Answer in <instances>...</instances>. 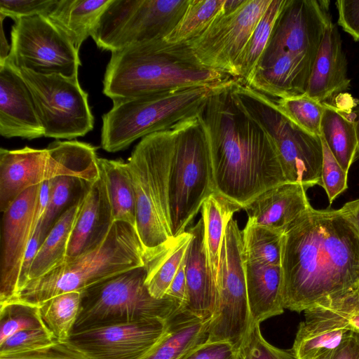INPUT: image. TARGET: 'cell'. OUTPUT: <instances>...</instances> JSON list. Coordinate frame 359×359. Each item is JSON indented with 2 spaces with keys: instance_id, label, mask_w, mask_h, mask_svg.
<instances>
[{
  "instance_id": "cell-1",
  "label": "cell",
  "mask_w": 359,
  "mask_h": 359,
  "mask_svg": "<svg viewBox=\"0 0 359 359\" xmlns=\"http://www.w3.org/2000/svg\"><path fill=\"white\" fill-rule=\"evenodd\" d=\"M208 146L215 191L243 209L287 182L273 140L231 79L211 94L198 116Z\"/></svg>"
},
{
  "instance_id": "cell-2",
  "label": "cell",
  "mask_w": 359,
  "mask_h": 359,
  "mask_svg": "<svg viewBox=\"0 0 359 359\" xmlns=\"http://www.w3.org/2000/svg\"><path fill=\"white\" fill-rule=\"evenodd\" d=\"M280 266L284 308L292 311L358 290L359 232L341 208L311 207L284 233Z\"/></svg>"
},
{
  "instance_id": "cell-3",
  "label": "cell",
  "mask_w": 359,
  "mask_h": 359,
  "mask_svg": "<svg viewBox=\"0 0 359 359\" xmlns=\"http://www.w3.org/2000/svg\"><path fill=\"white\" fill-rule=\"evenodd\" d=\"M231 79L201 65L186 44L162 39L111 52L103 93L116 101L180 88L217 86Z\"/></svg>"
},
{
  "instance_id": "cell-4",
  "label": "cell",
  "mask_w": 359,
  "mask_h": 359,
  "mask_svg": "<svg viewBox=\"0 0 359 359\" xmlns=\"http://www.w3.org/2000/svg\"><path fill=\"white\" fill-rule=\"evenodd\" d=\"M145 261V250L136 228L116 222L97 248L77 257H66L47 273L28 282L10 300L39 306L57 295L81 292L110 277L144 266Z\"/></svg>"
},
{
  "instance_id": "cell-5",
  "label": "cell",
  "mask_w": 359,
  "mask_h": 359,
  "mask_svg": "<svg viewBox=\"0 0 359 359\" xmlns=\"http://www.w3.org/2000/svg\"><path fill=\"white\" fill-rule=\"evenodd\" d=\"M220 86L180 88L113 101L111 109L102 116V149L112 153L124 150L140 138L198 116Z\"/></svg>"
},
{
  "instance_id": "cell-6",
  "label": "cell",
  "mask_w": 359,
  "mask_h": 359,
  "mask_svg": "<svg viewBox=\"0 0 359 359\" xmlns=\"http://www.w3.org/2000/svg\"><path fill=\"white\" fill-rule=\"evenodd\" d=\"M97 148L72 140H56L46 149L27 146L0 149V210L4 212L29 188L57 177L91 183L100 176Z\"/></svg>"
},
{
  "instance_id": "cell-7",
  "label": "cell",
  "mask_w": 359,
  "mask_h": 359,
  "mask_svg": "<svg viewBox=\"0 0 359 359\" xmlns=\"http://www.w3.org/2000/svg\"><path fill=\"white\" fill-rule=\"evenodd\" d=\"M174 140V126L147 135L134 147L127 161L135 192L136 229L145 253L172 237L168 177Z\"/></svg>"
},
{
  "instance_id": "cell-8",
  "label": "cell",
  "mask_w": 359,
  "mask_h": 359,
  "mask_svg": "<svg viewBox=\"0 0 359 359\" xmlns=\"http://www.w3.org/2000/svg\"><path fill=\"white\" fill-rule=\"evenodd\" d=\"M147 272L146 265L136 267L82 290L72 332L147 318H172L182 309L181 303L167 295L162 299L153 297L146 285Z\"/></svg>"
},
{
  "instance_id": "cell-9",
  "label": "cell",
  "mask_w": 359,
  "mask_h": 359,
  "mask_svg": "<svg viewBox=\"0 0 359 359\" xmlns=\"http://www.w3.org/2000/svg\"><path fill=\"white\" fill-rule=\"evenodd\" d=\"M174 130L168 177L172 237L186 231L204 201L215 192L207 140L198 116L175 125Z\"/></svg>"
},
{
  "instance_id": "cell-10",
  "label": "cell",
  "mask_w": 359,
  "mask_h": 359,
  "mask_svg": "<svg viewBox=\"0 0 359 359\" xmlns=\"http://www.w3.org/2000/svg\"><path fill=\"white\" fill-rule=\"evenodd\" d=\"M189 0H111L90 36L111 52L165 39L183 15Z\"/></svg>"
},
{
  "instance_id": "cell-11",
  "label": "cell",
  "mask_w": 359,
  "mask_h": 359,
  "mask_svg": "<svg viewBox=\"0 0 359 359\" xmlns=\"http://www.w3.org/2000/svg\"><path fill=\"white\" fill-rule=\"evenodd\" d=\"M217 299L208 325V341H226L241 351L252 327L248 304L242 231L231 218L222 243Z\"/></svg>"
},
{
  "instance_id": "cell-12",
  "label": "cell",
  "mask_w": 359,
  "mask_h": 359,
  "mask_svg": "<svg viewBox=\"0 0 359 359\" xmlns=\"http://www.w3.org/2000/svg\"><path fill=\"white\" fill-rule=\"evenodd\" d=\"M237 87L272 137L287 182L306 189L319 185L323 165L320 136L304 130L281 114L268 96L238 81Z\"/></svg>"
},
{
  "instance_id": "cell-13",
  "label": "cell",
  "mask_w": 359,
  "mask_h": 359,
  "mask_svg": "<svg viewBox=\"0 0 359 359\" xmlns=\"http://www.w3.org/2000/svg\"><path fill=\"white\" fill-rule=\"evenodd\" d=\"M19 70L32 94L44 137L72 140L93 129L88 95L78 77Z\"/></svg>"
},
{
  "instance_id": "cell-14",
  "label": "cell",
  "mask_w": 359,
  "mask_h": 359,
  "mask_svg": "<svg viewBox=\"0 0 359 359\" xmlns=\"http://www.w3.org/2000/svg\"><path fill=\"white\" fill-rule=\"evenodd\" d=\"M14 22L8 61L18 69L78 77L79 52L46 16L22 17Z\"/></svg>"
},
{
  "instance_id": "cell-15",
  "label": "cell",
  "mask_w": 359,
  "mask_h": 359,
  "mask_svg": "<svg viewBox=\"0 0 359 359\" xmlns=\"http://www.w3.org/2000/svg\"><path fill=\"white\" fill-rule=\"evenodd\" d=\"M271 1L244 0L236 10L217 16L186 45L201 65L237 79L241 55Z\"/></svg>"
},
{
  "instance_id": "cell-16",
  "label": "cell",
  "mask_w": 359,
  "mask_h": 359,
  "mask_svg": "<svg viewBox=\"0 0 359 359\" xmlns=\"http://www.w3.org/2000/svg\"><path fill=\"white\" fill-rule=\"evenodd\" d=\"M168 320L156 318L72 332L67 341L88 359H142L158 343Z\"/></svg>"
},
{
  "instance_id": "cell-17",
  "label": "cell",
  "mask_w": 359,
  "mask_h": 359,
  "mask_svg": "<svg viewBox=\"0 0 359 359\" xmlns=\"http://www.w3.org/2000/svg\"><path fill=\"white\" fill-rule=\"evenodd\" d=\"M40 186L29 188L3 212L0 255V304L18 292L22 261L37 227L35 219Z\"/></svg>"
},
{
  "instance_id": "cell-18",
  "label": "cell",
  "mask_w": 359,
  "mask_h": 359,
  "mask_svg": "<svg viewBox=\"0 0 359 359\" xmlns=\"http://www.w3.org/2000/svg\"><path fill=\"white\" fill-rule=\"evenodd\" d=\"M329 4L328 1L285 0L266 48L289 52L314 63L332 19Z\"/></svg>"
},
{
  "instance_id": "cell-19",
  "label": "cell",
  "mask_w": 359,
  "mask_h": 359,
  "mask_svg": "<svg viewBox=\"0 0 359 359\" xmlns=\"http://www.w3.org/2000/svg\"><path fill=\"white\" fill-rule=\"evenodd\" d=\"M0 135L33 140L44 130L20 70L10 61L0 65Z\"/></svg>"
},
{
  "instance_id": "cell-20",
  "label": "cell",
  "mask_w": 359,
  "mask_h": 359,
  "mask_svg": "<svg viewBox=\"0 0 359 359\" xmlns=\"http://www.w3.org/2000/svg\"><path fill=\"white\" fill-rule=\"evenodd\" d=\"M114 223L107 187L100 169V177L87 186L79 200L66 257H77L97 248Z\"/></svg>"
},
{
  "instance_id": "cell-21",
  "label": "cell",
  "mask_w": 359,
  "mask_h": 359,
  "mask_svg": "<svg viewBox=\"0 0 359 359\" xmlns=\"http://www.w3.org/2000/svg\"><path fill=\"white\" fill-rule=\"evenodd\" d=\"M313 65L304 57L266 48L248 86L273 99L303 95Z\"/></svg>"
},
{
  "instance_id": "cell-22",
  "label": "cell",
  "mask_w": 359,
  "mask_h": 359,
  "mask_svg": "<svg viewBox=\"0 0 359 359\" xmlns=\"http://www.w3.org/2000/svg\"><path fill=\"white\" fill-rule=\"evenodd\" d=\"M350 82L340 34L331 19L315 59L306 94L320 103L331 104L337 95L348 89Z\"/></svg>"
},
{
  "instance_id": "cell-23",
  "label": "cell",
  "mask_w": 359,
  "mask_h": 359,
  "mask_svg": "<svg viewBox=\"0 0 359 359\" xmlns=\"http://www.w3.org/2000/svg\"><path fill=\"white\" fill-rule=\"evenodd\" d=\"M188 231L191 239L185 255L187 295L182 308L199 318L210 320L215 308L217 285L208 264L202 219Z\"/></svg>"
},
{
  "instance_id": "cell-24",
  "label": "cell",
  "mask_w": 359,
  "mask_h": 359,
  "mask_svg": "<svg viewBox=\"0 0 359 359\" xmlns=\"http://www.w3.org/2000/svg\"><path fill=\"white\" fill-rule=\"evenodd\" d=\"M306 189L299 183L285 182L264 191L243 208L248 222L285 233L311 207Z\"/></svg>"
},
{
  "instance_id": "cell-25",
  "label": "cell",
  "mask_w": 359,
  "mask_h": 359,
  "mask_svg": "<svg viewBox=\"0 0 359 359\" xmlns=\"http://www.w3.org/2000/svg\"><path fill=\"white\" fill-rule=\"evenodd\" d=\"M292 346L297 359H330L351 332L339 318L318 306L304 311Z\"/></svg>"
},
{
  "instance_id": "cell-26",
  "label": "cell",
  "mask_w": 359,
  "mask_h": 359,
  "mask_svg": "<svg viewBox=\"0 0 359 359\" xmlns=\"http://www.w3.org/2000/svg\"><path fill=\"white\" fill-rule=\"evenodd\" d=\"M245 268L252 324L282 314L285 308L281 266L245 260Z\"/></svg>"
},
{
  "instance_id": "cell-27",
  "label": "cell",
  "mask_w": 359,
  "mask_h": 359,
  "mask_svg": "<svg viewBox=\"0 0 359 359\" xmlns=\"http://www.w3.org/2000/svg\"><path fill=\"white\" fill-rule=\"evenodd\" d=\"M111 0H57L46 16L79 49Z\"/></svg>"
},
{
  "instance_id": "cell-28",
  "label": "cell",
  "mask_w": 359,
  "mask_h": 359,
  "mask_svg": "<svg viewBox=\"0 0 359 359\" xmlns=\"http://www.w3.org/2000/svg\"><path fill=\"white\" fill-rule=\"evenodd\" d=\"M210 320H203L182 308L170 320L163 337L142 359H180L208 340Z\"/></svg>"
},
{
  "instance_id": "cell-29",
  "label": "cell",
  "mask_w": 359,
  "mask_h": 359,
  "mask_svg": "<svg viewBox=\"0 0 359 359\" xmlns=\"http://www.w3.org/2000/svg\"><path fill=\"white\" fill-rule=\"evenodd\" d=\"M191 239L187 231L172 237L154 251L146 254V285L151 295L162 299L177 272Z\"/></svg>"
},
{
  "instance_id": "cell-30",
  "label": "cell",
  "mask_w": 359,
  "mask_h": 359,
  "mask_svg": "<svg viewBox=\"0 0 359 359\" xmlns=\"http://www.w3.org/2000/svg\"><path fill=\"white\" fill-rule=\"evenodd\" d=\"M323 104L320 136L341 167L348 172L358 154L357 133L351 111Z\"/></svg>"
},
{
  "instance_id": "cell-31",
  "label": "cell",
  "mask_w": 359,
  "mask_h": 359,
  "mask_svg": "<svg viewBox=\"0 0 359 359\" xmlns=\"http://www.w3.org/2000/svg\"><path fill=\"white\" fill-rule=\"evenodd\" d=\"M241 209L239 205L217 192L211 194L201 206L207 260L216 283L226 226L233 214Z\"/></svg>"
},
{
  "instance_id": "cell-32",
  "label": "cell",
  "mask_w": 359,
  "mask_h": 359,
  "mask_svg": "<svg viewBox=\"0 0 359 359\" xmlns=\"http://www.w3.org/2000/svg\"><path fill=\"white\" fill-rule=\"evenodd\" d=\"M107 187L114 222H123L136 228V198L127 162L98 158Z\"/></svg>"
},
{
  "instance_id": "cell-33",
  "label": "cell",
  "mask_w": 359,
  "mask_h": 359,
  "mask_svg": "<svg viewBox=\"0 0 359 359\" xmlns=\"http://www.w3.org/2000/svg\"><path fill=\"white\" fill-rule=\"evenodd\" d=\"M79 206V201L59 217L46 236L31 266L29 282L47 273L65 259Z\"/></svg>"
},
{
  "instance_id": "cell-34",
  "label": "cell",
  "mask_w": 359,
  "mask_h": 359,
  "mask_svg": "<svg viewBox=\"0 0 359 359\" xmlns=\"http://www.w3.org/2000/svg\"><path fill=\"white\" fill-rule=\"evenodd\" d=\"M285 0H272L255 28L241 55L238 65L241 83L248 86L268 46L276 22Z\"/></svg>"
},
{
  "instance_id": "cell-35",
  "label": "cell",
  "mask_w": 359,
  "mask_h": 359,
  "mask_svg": "<svg viewBox=\"0 0 359 359\" xmlns=\"http://www.w3.org/2000/svg\"><path fill=\"white\" fill-rule=\"evenodd\" d=\"M225 0H189L173 30L164 39L174 44H187L202 34L223 13Z\"/></svg>"
},
{
  "instance_id": "cell-36",
  "label": "cell",
  "mask_w": 359,
  "mask_h": 359,
  "mask_svg": "<svg viewBox=\"0 0 359 359\" xmlns=\"http://www.w3.org/2000/svg\"><path fill=\"white\" fill-rule=\"evenodd\" d=\"M283 235L277 230L247 222L245 229L242 230L245 260L281 266Z\"/></svg>"
},
{
  "instance_id": "cell-37",
  "label": "cell",
  "mask_w": 359,
  "mask_h": 359,
  "mask_svg": "<svg viewBox=\"0 0 359 359\" xmlns=\"http://www.w3.org/2000/svg\"><path fill=\"white\" fill-rule=\"evenodd\" d=\"M81 292L63 293L39 306L41 319L46 328L59 341H67L77 320Z\"/></svg>"
},
{
  "instance_id": "cell-38",
  "label": "cell",
  "mask_w": 359,
  "mask_h": 359,
  "mask_svg": "<svg viewBox=\"0 0 359 359\" xmlns=\"http://www.w3.org/2000/svg\"><path fill=\"white\" fill-rule=\"evenodd\" d=\"M50 191L46 212L37 228L40 229L41 244L59 217L76 203L90 184L72 176H61L50 180Z\"/></svg>"
},
{
  "instance_id": "cell-39",
  "label": "cell",
  "mask_w": 359,
  "mask_h": 359,
  "mask_svg": "<svg viewBox=\"0 0 359 359\" xmlns=\"http://www.w3.org/2000/svg\"><path fill=\"white\" fill-rule=\"evenodd\" d=\"M269 98L273 107L296 126L312 135H320V123L325 108L323 103L312 99L306 93L278 99Z\"/></svg>"
},
{
  "instance_id": "cell-40",
  "label": "cell",
  "mask_w": 359,
  "mask_h": 359,
  "mask_svg": "<svg viewBox=\"0 0 359 359\" xmlns=\"http://www.w3.org/2000/svg\"><path fill=\"white\" fill-rule=\"evenodd\" d=\"M46 327L39 306L9 300L0 304V344L23 330Z\"/></svg>"
},
{
  "instance_id": "cell-41",
  "label": "cell",
  "mask_w": 359,
  "mask_h": 359,
  "mask_svg": "<svg viewBox=\"0 0 359 359\" xmlns=\"http://www.w3.org/2000/svg\"><path fill=\"white\" fill-rule=\"evenodd\" d=\"M57 341L46 327L20 331L0 344V356L35 351L50 346Z\"/></svg>"
},
{
  "instance_id": "cell-42",
  "label": "cell",
  "mask_w": 359,
  "mask_h": 359,
  "mask_svg": "<svg viewBox=\"0 0 359 359\" xmlns=\"http://www.w3.org/2000/svg\"><path fill=\"white\" fill-rule=\"evenodd\" d=\"M323 145V165L319 185L325 191L330 203L348 187V172L341 167L323 138L320 135Z\"/></svg>"
},
{
  "instance_id": "cell-43",
  "label": "cell",
  "mask_w": 359,
  "mask_h": 359,
  "mask_svg": "<svg viewBox=\"0 0 359 359\" xmlns=\"http://www.w3.org/2000/svg\"><path fill=\"white\" fill-rule=\"evenodd\" d=\"M243 359H297L292 348H277L263 337L259 323H253L241 348Z\"/></svg>"
},
{
  "instance_id": "cell-44",
  "label": "cell",
  "mask_w": 359,
  "mask_h": 359,
  "mask_svg": "<svg viewBox=\"0 0 359 359\" xmlns=\"http://www.w3.org/2000/svg\"><path fill=\"white\" fill-rule=\"evenodd\" d=\"M313 306L321 307L345 323L348 328L359 334V293L354 290L323 300Z\"/></svg>"
},
{
  "instance_id": "cell-45",
  "label": "cell",
  "mask_w": 359,
  "mask_h": 359,
  "mask_svg": "<svg viewBox=\"0 0 359 359\" xmlns=\"http://www.w3.org/2000/svg\"><path fill=\"white\" fill-rule=\"evenodd\" d=\"M57 0H0V15L14 21L36 15L46 16Z\"/></svg>"
},
{
  "instance_id": "cell-46",
  "label": "cell",
  "mask_w": 359,
  "mask_h": 359,
  "mask_svg": "<svg viewBox=\"0 0 359 359\" xmlns=\"http://www.w3.org/2000/svg\"><path fill=\"white\" fill-rule=\"evenodd\" d=\"M0 359H88L67 341H57L43 348L26 353L0 356Z\"/></svg>"
},
{
  "instance_id": "cell-47",
  "label": "cell",
  "mask_w": 359,
  "mask_h": 359,
  "mask_svg": "<svg viewBox=\"0 0 359 359\" xmlns=\"http://www.w3.org/2000/svg\"><path fill=\"white\" fill-rule=\"evenodd\" d=\"M180 359H243L241 351L226 341H206Z\"/></svg>"
},
{
  "instance_id": "cell-48",
  "label": "cell",
  "mask_w": 359,
  "mask_h": 359,
  "mask_svg": "<svg viewBox=\"0 0 359 359\" xmlns=\"http://www.w3.org/2000/svg\"><path fill=\"white\" fill-rule=\"evenodd\" d=\"M338 24L355 41H359V1L338 0Z\"/></svg>"
},
{
  "instance_id": "cell-49",
  "label": "cell",
  "mask_w": 359,
  "mask_h": 359,
  "mask_svg": "<svg viewBox=\"0 0 359 359\" xmlns=\"http://www.w3.org/2000/svg\"><path fill=\"white\" fill-rule=\"evenodd\" d=\"M41 245V233L40 229L36 228L34 235L31 238L27 248L20 274L18 292L22 289L29 282V273L39 248ZM17 292V293H18ZM14 296V297H15Z\"/></svg>"
},
{
  "instance_id": "cell-50",
  "label": "cell",
  "mask_w": 359,
  "mask_h": 359,
  "mask_svg": "<svg viewBox=\"0 0 359 359\" xmlns=\"http://www.w3.org/2000/svg\"><path fill=\"white\" fill-rule=\"evenodd\" d=\"M330 359H359V334L351 331Z\"/></svg>"
},
{
  "instance_id": "cell-51",
  "label": "cell",
  "mask_w": 359,
  "mask_h": 359,
  "mask_svg": "<svg viewBox=\"0 0 359 359\" xmlns=\"http://www.w3.org/2000/svg\"><path fill=\"white\" fill-rule=\"evenodd\" d=\"M186 255V254H185ZM166 295L180 302L182 307L185 302L187 295V280L185 274V256L177 272L176 273Z\"/></svg>"
},
{
  "instance_id": "cell-52",
  "label": "cell",
  "mask_w": 359,
  "mask_h": 359,
  "mask_svg": "<svg viewBox=\"0 0 359 359\" xmlns=\"http://www.w3.org/2000/svg\"><path fill=\"white\" fill-rule=\"evenodd\" d=\"M341 210L348 217L359 232V198L347 202Z\"/></svg>"
},
{
  "instance_id": "cell-53",
  "label": "cell",
  "mask_w": 359,
  "mask_h": 359,
  "mask_svg": "<svg viewBox=\"0 0 359 359\" xmlns=\"http://www.w3.org/2000/svg\"><path fill=\"white\" fill-rule=\"evenodd\" d=\"M5 17L0 15L1 32H0V65L4 64L7 60L11 46L8 45L3 28V20Z\"/></svg>"
},
{
  "instance_id": "cell-54",
  "label": "cell",
  "mask_w": 359,
  "mask_h": 359,
  "mask_svg": "<svg viewBox=\"0 0 359 359\" xmlns=\"http://www.w3.org/2000/svg\"><path fill=\"white\" fill-rule=\"evenodd\" d=\"M351 115L353 120L355 123L357 138H358V154L357 157L359 158V106L355 107L351 110Z\"/></svg>"
},
{
  "instance_id": "cell-55",
  "label": "cell",
  "mask_w": 359,
  "mask_h": 359,
  "mask_svg": "<svg viewBox=\"0 0 359 359\" xmlns=\"http://www.w3.org/2000/svg\"><path fill=\"white\" fill-rule=\"evenodd\" d=\"M357 103H358V104L359 106V99L357 100Z\"/></svg>"
},
{
  "instance_id": "cell-56",
  "label": "cell",
  "mask_w": 359,
  "mask_h": 359,
  "mask_svg": "<svg viewBox=\"0 0 359 359\" xmlns=\"http://www.w3.org/2000/svg\"><path fill=\"white\" fill-rule=\"evenodd\" d=\"M358 293H359V287H358Z\"/></svg>"
}]
</instances>
